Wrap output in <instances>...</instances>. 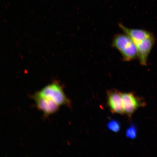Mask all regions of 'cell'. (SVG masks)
<instances>
[{
  "label": "cell",
  "instance_id": "obj_1",
  "mask_svg": "<svg viewBox=\"0 0 157 157\" xmlns=\"http://www.w3.org/2000/svg\"><path fill=\"white\" fill-rule=\"evenodd\" d=\"M119 26L125 33L130 37L135 44L140 63L142 65H146L155 42L153 35L146 31L129 28L122 24H119Z\"/></svg>",
  "mask_w": 157,
  "mask_h": 157
},
{
  "label": "cell",
  "instance_id": "obj_2",
  "mask_svg": "<svg viewBox=\"0 0 157 157\" xmlns=\"http://www.w3.org/2000/svg\"><path fill=\"white\" fill-rule=\"evenodd\" d=\"M112 44L126 61L132 60L138 57L136 47L130 37L126 34H118L115 36Z\"/></svg>",
  "mask_w": 157,
  "mask_h": 157
},
{
  "label": "cell",
  "instance_id": "obj_3",
  "mask_svg": "<svg viewBox=\"0 0 157 157\" xmlns=\"http://www.w3.org/2000/svg\"><path fill=\"white\" fill-rule=\"evenodd\" d=\"M36 93L40 96L52 100L60 106H71L70 100L65 95L63 87L58 82L49 84Z\"/></svg>",
  "mask_w": 157,
  "mask_h": 157
},
{
  "label": "cell",
  "instance_id": "obj_4",
  "mask_svg": "<svg viewBox=\"0 0 157 157\" xmlns=\"http://www.w3.org/2000/svg\"><path fill=\"white\" fill-rule=\"evenodd\" d=\"M37 108L41 111L44 115L47 116L57 112L60 106L49 99L40 96L36 92L32 96Z\"/></svg>",
  "mask_w": 157,
  "mask_h": 157
},
{
  "label": "cell",
  "instance_id": "obj_5",
  "mask_svg": "<svg viewBox=\"0 0 157 157\" xmlns=\"http://www.w3.org/2000/svg\"><path fill=\"white\" fill-rule=\"evenodd\" d=\"M121 97L124 113L129 117L139 107L144 105V103L133 93H121Z\"/></svg>",
  "mask_w": 157,
  "mask_h": 157
},
{
  "label": "cell",
  "instance_id": "obj_6",
  "mask_svg": "<svg viewBox=\"0 0 157 157\" xmlns=\"http://www.w3.org/2000/svg\"><path fill=\"white\" fill-rule=\"evenodd\" d=\"M121 94L116 90L108 91L107 92V103L112 113L123 115L124 113V112Z\"/></svg>",
  "mask_w": 157,
  "mask_h": 157
},
{
  "label": "cell",
  "instance_id": "obj_7",
  "mask_svg": "<svg viewBox=\"0 0 157 157\" xmlns=\"http://www.w3.org/2000/svg\"><path fill=\"white\" fill-rule=\"evenodd\" d=\"M107 127L110 130L115 132H118L120 129L119 123L115 120L110 121L107 124Z\"/></svg>",
  "mask_w": 157,
  "mask_h": 157
},
{
  "label": "cell",
  "instance_id": "obj_8",
  "mask_svg": "<svg viewBox=\"0 0 157 157\" xmlns=\"http://www.w3.org/2000/svg\"><path fill=\"white\" fill-rule=\"evenodd\" d=\"M137 134V130L135 126L133 124L131 125L126 131V135L129 138H135Z\"/></svg>",
  "mask_w": 157,
  "mask_h": 157
}]
</instances>
